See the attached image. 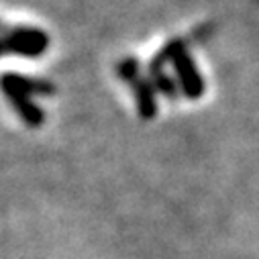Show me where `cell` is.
<instances>
[{"label":"cell","instance_id":"4","mask_svg":"<svg viewBox=\"0 0 259 259\" xmlns=\"http://www.w3.org/2000/svg\"><path fill=\"white\" fill-rule=\"evenodd\" d=\"M133 92H135V98H137V108H139V114L143 118H153L157 114V102H155V90L153 86L143 80V78H137L133 84H131Z\"/></svg>","mask_w":259,"mask_h":259},{"label":"cell","instance_id":"9","mask_svg":"<svg viewBox=\"0 0 259 259\" xmlns=\"http://www.w3.org/2000/svg\"><path fill=\"white\" fill-rule=\"evenodd\" d=\"M7 33V29H5V25L3 23H0V35H5Z\"/></svg>","mask_w":259,"mask_h":259},{"label":"cell","instance_id":"6","mask_svg":"<svg viewBox=\"0 0 259 259\" xmlns=\"http://www.w3.org/2000/svg\"><path fill=\"white\" fill-rule=\"evenodd\" d=\"M116 72H118V78L124 80L126 84H133L137 78H141V74H139V63H137L135 59H124V61H120L118 68H116Z\"/></svg>","mask_w":259,"mask_h":259},{"label":"cell","instance_id":"2","mask_svg":"<svg viewBox=\"0 0 259 259\" xmlns=\"http://www.w3.org/2000/svg\"><path fill=\"white\" fill-rule=\"evenodd\" d=\"M171 63H174V68L178 72V80L182 84V90L188 98H200L202 92H204V82L196 70V66H194V61L192 57L186 53L184 45H180L171 57Z\"/></svg>","mask_w":259,"mask_h":259},{"label":"cell","instance_id":"5","mask_svg":"<svg viewBox=\"0 0 259 259\" xmlns=\"http://www.w3.org/2000/svg\"><path fill=\"white\" fill-rule=\"evenodd\" d=\"M5 78H7L15 88H19L23 94H27V96H33V94H37V96H43V94L49 96V94H53V86H51L49 82L25 78V76H19V74H5Z\"/></svg>","mask_w":259,"mask_h":259},{"label":"cell","instance_id":"3","mask_svg":"<svg viewBox=\"0 0 259 259\" xmlns=\"http://www.w3.org/2000/svg\"><path fill=\"white\" fill-rule=\"evenodd\" d=\"M0 88H3L5 96L9 98V102L13 104L15 112L25 120V124L29 126H41L43 120H45V112L41 108H37L33 102H31V96L23 94L19 88H15L5 76L0 78Z\"/></svg>","mask_w":259,"mask_h":259},{"label":"cell","instance_id":"8","mask_svg":"<svg viewBox=\"0 0 259 259\" xmlns=\"http://www.w3.org/2000/svg\"><path fill=\"white\" fill-rule=\"evenodd\" d=\"M9 49H7V43L3 41V37H0V55H3V53H7Z\"/></svg>","mask_w":259,"mask_h":259},{"label":"cell","instance_id":"7","mask_svg":"<svg viewBox=\"0 0 259 259\" xmlns=\"http://www.w3.org/2000/svg\"><path fill=\"white\" fill-rule=\"evenodd\" d=\"M151 76H153V84H155V88L163 94V96H167V98H176V84H174V80L171 78H167L161 70H155V72H151Z\"/></svg>","mask_w":259,"mask_h":259},{"label":"cell","instance_id":"1","mask_svg":"<svg viewBox=\"0 0 259 259\" xmlns=\"http://www.w3.org/2000/svg\"><path fill=\"white\" fill-rule=\"evenodd\" d=\"M3 41L7 43V49L23 55V57H37L47 51L49 47V37L47 33L31 27H17V29H7L3 35Z\"/></svg>","mask_w":259,"mask_h":259}]
</instances>
